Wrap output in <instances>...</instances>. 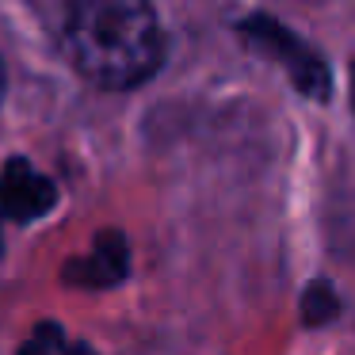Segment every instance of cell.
I'll list each match as a JSON object with an SVG mask.
<instances>
[{
    "instance_id": "7a4b0ae2",
    "label": "cell",
    "mask_w": 355,
    "mask_h": 355,
    "mask_svg": "<svg viewBox=\"0 0 355 355\" xmlns=\"http://www.w3.org/2000/svg\"><path fill=\"white\" fill-rule=\"evenodd\" d=\"M245 31L256 46H263L271 58H279V62L294 73V85H298L302 92H309V96L329 92V73H324V65L317 62L309 50H302L298 42H294V35H286L283 27L268 24V19H252V24H245Z\"/></svg>"
},
{
    "instance_id": "8992f818",
    "label": "cell",
    "mask_w": 355,
    "mask_h": 355,
    "mask_svg": "<svg viewBox=\"0 0 355 355\" xmlns=\"http://www.w3.org/2000/svg\"><path fill=\"white\" fill-rule=\"evenodd\" d=\"M352 100H355V73H352Z\"/></svg>"
},
{
    "instance_id": "277c9868",
    "label": "cell",
    "mask_w": 355,
    "mask_h": 355,
    "mask_svg": "<svg viewBox=\"0 0 355 355\" xmlns=\"http://www.w3.org/2000/svg\"><path fill=\"white\" fill-rule=\"evenodd\" d=\"M19 355H92L85 344H73L58 324H39L19 347Z\"/></svg>"
},
{
    "instance_id": "5b68a950",
    "label": "cell",
    "mask_w": 355,
    "mask_h": 355,
    "mask_svg": "<svg viewBox=\"0 0 355 355\" xmlns=\"http://www.w3.org/2000/svg\"><path fill=\"white\" fill-rule=\"evenodd\" d=\"M0 103H4V62H0Z\"/></svg>"
},
{
    "instance_id": "6da1fadb",
    "label": "cell",
    "mask_w": 355,
    "mask_h": 355,
    "mask_svg": "<svg viewBox=\"0 0 355 355\" xmlns=\"http://www.w3.org/2000/svg\"><path fill=\"white\" fill-rule=\"evenodd\" d=\"M62 50L88 85L123 92L161 69L164 35L149 0H69Z\"/></svg>"
},
{
    "instance_id": "3957f363",
    "label": "cell",
    "mask_w": 355,
    "mask_h": 355,
    "mask_svg": "<svg viewBox=\"0 0 355 355\" xmlns=\"http://www.w3.org/2000/svg\"><path fill=\"white\" fill-rule=\"evenodd\" d=\"M58 191L42 172H35L27 161H12L0 176V214L4 218H39L54 207Z\"/></svg>"
}]
</instances>
